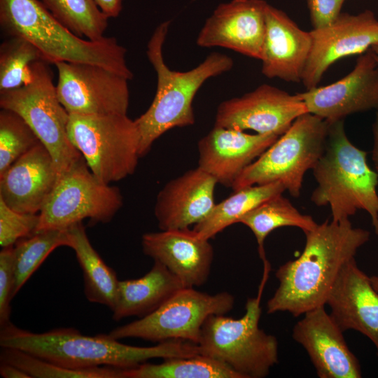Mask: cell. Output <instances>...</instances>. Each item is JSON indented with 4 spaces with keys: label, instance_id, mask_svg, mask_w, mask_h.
Segmentation results:
<instances>
[{
    "label": "cell",
    "instance_id": "cell-1",
    "mask_svg": "<svg viewBox=\"0 0 378 378\" xmlns=\"http://www.w3.org/2000/svg\"><path fill=\"white\" fill-rule=\"evenodd\" d=\"M304 234L301 255L276 271L279 285L267 302V314L286 312L297 317L326 306L342 268L370 238L368 230L354 227L350 220H326Z\"/></svg>",
    "mask_w": 378,
    "mask_h": 378
},
{
    "label": "cell",
    "instance_id": "cell-2",
    "mask_svg": "<svg viewBox=\"0 0 378 378\" xmlns=\"http://www.w3.org/2000/svg\"><path fill=\"white\" fill-rule=\"evenodd\" d=\"M0 346L18 349L75 370L103 365L127 369L152 358L200 354L197 344L183 340H168L153 346H136L121 343L108 334L85 335L72 328L36 333L12 323L1 328Z\"/></svg>",
    "mask_w": 378,
    "mask_h": 378
},
{
    "label": "cell",
    "instance_id": "cell-3",
    "mask_svg": "<svg viewBox=\"0 0 378 378\" xmlns=\"http://www.w3.org/2000/svg\"><path fill=\"white\" fill-rule=\"evenodd\" d=\"M169 25L170 20L160 24L147 45L146 55L157 74V90L148 108L134 120L141 136L140 158L166 132L193 125L192 102L197 91L208 79L230 71L234 65L230 57L212 52L190 70L169 69L162 54Z\"/></svg>",
    "mask_w": 378,
    "mask_h": 378
},
{
    "label": "cell",
    "instance_id": "cell-4",
    "mask_svg": "<svg viewBox=\"0 0 378 378\" xmlns=\"http://www.w3.org/2000/svg\"><path fill=\"white\" fill-rule=\"evenodd\" d=\"M0 26L9 36L35 46L48 63L78 62L103 66L131 80L126 48L115 37L85 40L57 20L38 0H0Z\"/></svg>",
    "mask_w": 378,
    "mask_h": 378
},
{
    "label": "cell",
    "instance_id": "cell-5",
    "mask_svg": "<svg viewBox=\"0 0 378 378\" xmlns=\"http://www.w3.org/2000/svg\"><path fill=\"white\" fill-rule=\"evenodd\" d=\"M368 153L354 146L344 120L329 123L323 153L312 169L317 186L311 201L329 206L331 220H349L358 210L368 213L378 235V174L368 164Z\"/></svg>",
    "mask_w": 378,
    "mask_h": 378
},
{
    "label": "cell",
    "instance_id": "cell-6",
    "mask_svg": "<svg viewBox=\"0 0 378 378\" xmlns=\"http://www.w3.org/2000/svg\"><path fill=\"white\" fill-rule=\"evenodd\" d=\"M268 271L265 270L258 296L247 300L244 314L239 318L209 316L197 344L201 355L221 362L241 378H264L279 363L277 339L259 328L261 294Z\"/></svg>",
    "mask_w": 378,
    "mask_h": 378
},
{
    "label": "cell",
    "instance_id": "cell-7",
    "mask_svg": "<svg viewBox=\"0 0 378 378\" xmlns=\"http://www.w3.org/2000/svg\"><path fill=\"white\" fill-rule=\"evenodd\" d=\"M329 122L310 113L300 115L288 130L249 164L232 186L233 191L280 182L293 197L300 195L305 173L324 152Z\"/></svg>",
    "mask_w": 378,
    "mask_h": 378
},
{
    "label": "cell",
    "instance_id": "cell-8",
    "mask_svg": "<svg viewBox=\"0 0 378 378\" xmlns=\"http://www.w3.org/2000/svg\"><path fill=\"white\" fill-rule=\"evenodd\" d=\"M69 138L102 182L120 181L136 170L140 134L127 114H69Z\"/></svg>",
    "mask_w": 378,
    "mask_h": 378
},
{
    "label": "cell",
    "instance_id": "cell-9",
    "mask_svg": "<svg viewBox=\"0 0 378 378\" xmlns=\"http://www.w3.org/2000/svg\"><path fill=\"white\" fill-rule=\"evenodd\" d=\"M49 64L44 60L35 62L31 80L1 92L0 106L27 122L50 153L59 175L83 156L69 138V113L58 99Z\"/></svg>",
    "mask_w": 378,
    "mask_h": 378
},
{
    "label": "cell",
    "instance_id": "cell-10",
    "mask_svg": "<svg viewBox=\"0 0 378 378\" xmlns=\"http://www.w3.org/2000/svg\"><path fill=\"white\" fill-rule=\"evenodd\" d=\"M122 204L120 190L97 178L83 157L58 176L39 212L36 232L67 230L85 218L92 224L106 223Z\"/></svg>",
    "mask_w": 378,
    "mask_h": 378
},
{
    "label": "cell",
    "instance_id": "cell-11",
    "mask_svg": "<svg viewBox=\"0 0 378 378\" xmlns=\"http://www.w3.org/2000/svg\"><path fill=\"white\" fill-rule=\"evenodd\" d=\"M234 296L227 292L210 295L184 287L150 314L112 330L114 339L140 338L153 342L183 340L198 344L202 326L211 315L233 309Z\"/></svg>",
    "mask_w": 378,
    "mask_h": 378
},
{
    "label": "cell",
    "instance_id": "cell-12",
    "mask_svg": "<svg viewBox=\"0 0 378 378\" xmlns=\"http://www.w3.org/2000/svg\"><path fill=\"white\" fill-rule=\"evenodd\" d=\"M55 65L57 94L69 114H127L129 79L95 64L59 62Z\"/></svg>",
    "mask_w": 378,
    "mask_h": 378
},
{
    "label": "cell",
    "instance_id": "cell-13",
    "mask_svg": "<svg viewBox=\"0 0 378 378\" xmlns=\"http://www.w3.org/2000/svg\"><path fill=\"white\" fill-rule=\"evenodd\" d=\"M305 113L307 108L298 93L290 94L262 84L241 97L221 102L216 110L214 125L280 136Z\"/></svg>",
    "mask_w": 378,
    "mask_h": 378
},
{
    "label": "cell",
    "instance_id": "cell-14",
    "mask_svg": "<svg viewBox=\"0 0 378 378\" xmlns=\"http://www.w3.org/2000/svg\"><path fill=\"white\" fill-rule=\"evenodd\" d=\"M309 32L312 46L301 80L307 90L318 86L337 60L361 55L377 43L378 19L370 10L356 15L342 13L330 25Z\"/></svg>",
    "mask_w": 378,
    "mask_h": 378
},
{
    "label": "cell",
    "instance_id": "cell-15",
    "mask_svg": "<svg viewBox=\"0 0 378 378\" xmlns=\"http://www.w3.org/2000/svg\"><path fill=\"white\" fill-rule=\"evenodd\" d=\"M298 94L308 113L329 123L378 110V64L371 50L361 54L352 71L340 80Z\"/></svg>",
    "mask_w": 378,
    "mask_h": 378
},
{
    "label": "cell",
    "instance_id": "cell-16",
    "mask_svg": "<svg viewBox=\"0 0 378 378\" xmlns=\"http://www.w3.org/2000/svg\"><path fill=\"white\" fill-rule=\"evenodd\" d=\"M267 4L264 0H232L219 4L201 28L197 44L222 47L260 59Z\"/></svg>",
    "mask_w": 378,
    "mask_h": 378
},
{
    "label": "cell",
    "instance_id": "cell-17",
    "mask_svg": "<svg viewBox=\"0 0 378 378\" xmlns=\"http://www.w3.org/2000/svg\"><path fill=\"white\" fill-rule=\"evenodd\" d=\"M325 306L307 312L294 326L293 340L307 353L320 378H360L358 358Z\"/></svg>",
    "mask_w": 378,
    "mask_h": 378
},
{
    "label": "cell",
    "instance_id": "cell-18",
    "mask_svg": "<svg viewBox=\"0 0 378 378\" xmlns=\"http://www.w3.org/2000/svg\"><path fill=\"white\" fill-rule=\"evenodd\" d=\"M279 137L214 125L198 141L197 167L218 183L232 187L240 174Z\"/></svg>",
    "mask_w": 378,
    "mask_h": 378
},
{
    "label": "cell",
    "instance_id": "cell-19",
    "mask_svg": "<svg viewBox=\"0 0 378 378\" xmlns=\"http://www.w3.org/2000/svg\"><path fill=\"white\" fill-rule=\"evenodd\" d=\"M326 305L343 332H360L372 342L378 355V291L355 258L342 268Z\"/></svg>",
    "mask_w": 378,
    "mask_h": 378
},
{
    "label": "cell",
    "instance_id": "cell-20",
    "mask_svg": "<svg viewBox=\"0 0 378 378\" xmlns=\"http://www.w3.org/2000/svg\"><path fill=\"white\" fill-rule=\"evenodd\" d=\"M141 246L145 255L163 264L186 287L201 286L207 281L214 249L209 240L200 238L193 230L145 233Z\"/></svg>",
    "mask_w": 378,
    "mask_h": 378
},
{
    "label": "cell",
    "instance_id": "cell-21",
    "mask_svg": "<svg viewBox=\"0 0 378 378\" xmlns=\"http://www.w3.org/2000/svg\"><path fill=\"white\" fill-rule=\"evenodd\" d=\"M311 46L309 31L301 29L286 13L267 4L260 59L265 76L301 82Z\"/></svg>",
    "mask_w": 378,
    "mask_h": 378
},
{
    "label": "cell",
    "instance_id": "cell-22",
    "mask_svg": "<svg viewBox=\"0 0 378 378\" xmlns=\"http://www.w3.org/2000/svg\"><path fill=\"white\" fill-rule=\"evenodd\" d=\"M216 180L199 167L170 180L160 190L154 214L161 230L188 228L214 205Z\"/></svg>",
    "mask_w": 378,
    "mask_h": 378
},
{
    "label": "cell",
    "instance_id": "cell-23",
    "mask_svg": "<svg viewBox=\"0 0 378 378\" xmlns=\"http://www.w3.org/2000/svg\"><path fill=\"white\" fill-rule=\"evenodd\" d=\"M58 176L50 153L40 141L0 175V199L18 212L39 214Z\"/></svg>",
    "mask_w": 378,
    "mask_h": 378
},
{
    "label": "cell",
    "instance_id": "cell-24",
    "mask_svg": "<svg viewBox=\"0 0 378 378\" xmlns=\"http://www.w3.org/2000/svg\"><path fill=\"white\" fill-rule=\"evenodd\" d=\"M184 287L167 267L154 260L150 270L143 276L119 281L112 318L118 321L130 316L144 317Z\"/></svg>",
    "mask_w": 378,
    "mask_h": 378
},
{
    "label": "cell",
    "instance_id": "cell-25",
    "mask_svg": "<svg viewBox=\"0 0 378 378\" xmlns=\"http://www.w3.org/2000/svg\"><path fill=\"white\" fill-rule=\"evenodd\" d=\"M71 246L82 270L84 293L88 301L113 309L118 295L119 281L115 272L108 267L88 237L82 222L69 229Z\"/></svg>",
    "mask_w": 378,
    "mask_h": 378
},
{
    "label": "cell",
    "instance_id": "cell-26",
    "mask_svg": "<svg viewBox=\"0 0 378 378\" xmlns=\"http://www.w3.org/2000/svg\"><path fill=\"white\" fill-rule=\"evenodd\" d=\"M285 190L281 183L273 182L234 191L227 198L216 204L208 216L195 224L192 230L200 238L209 240L227 227L238 223L251 210Z\"/></svg>",
    "mask_w": 378,
    "mask_h": 378
},
{
    "label": "cell",
    "instance_id": "cell-27",
    "mask_svg": "<svg viewBox=\"0 0 378 378\" xmlns=\"http://www.w3.org/2000/svg\"><path fill=\"white\" fill-rule=\"evenodd\" d=\"M238 223L248 227L253 233L258 246V252L264 263V242L274 230L282 227H296L306 233L313 230L317 223L312 216L303 214L290 201L281 195L260 204L243 216Z\"/></svg>",
    "mask_w": 378,
    "mask_h": 378
},
{
    "label": "cell",
    "instance_id": "cell-28",
    "mask_svg": "<svg viewBox=\"0 0 378 378\" xmlns=\"http://www.w3.org/2000/svg\"><path fill=\"white\" fill-rule=\"evenodd\" d=\"M122 378H241L230 368L212 358L198 354L164 358L160 363H142L122 369Z\"/></svg>",
    "mask_w": 378,
    "mask_h": 378
},
{
    "label": "cell",
    "instance_id": "cell-29",
    "mask_svg": "<svg viewBox=\"0 0 378 378\" xmlns=\"http://www.w3.org/2000/svg\"><path fill=\"white\" fill-rule=\"evenodd\" d=\"M59 246H71L68 229L37 232L15 243L14 296L46 258Z\"/></svg>",
    "mask_w": 378,
    "mask_h": 378
},
{
    "label": "cell",
    "instance_id": "cell-30",
    "mask_svg": "<svg viewBox=\"0 0 378 378\" xmlns=\"http://www.w3.org/2000/svg\"><path fill=\"white\" fill-rule=\"evenodd\" d=\"M41 2L76 36L92 41L105 37L109 18L94 0H41Z\"/></svg>",
    "mask_w": 378,
    "mask_h": 378
},
{
    "label": "cell",
    "instance_id": "cell-31",
    "mask_svg": "<svg viewBox=\"0 0 378 378\" xmlns=\"http://www.w3.org/2000/svg\"><path fill=\"white\" fill-rule=\"evenodd\" d=\"M45 60L40 50L27 39L9 36L0 46V93L28 84L33 64Z\"/></svg>",
    "mask_w": 378,
    "mask_h": 378
},
{
    "label": "cell",
    "instance_id": "cell-32",
    "mask_svg": "<svg viewBox=\"0 0 378 378\" xmlns=\"http://www.w3.org/2000/svg\"><path fill=\"white\" fill-rule=\"evenodd\" d=\"M0 360L21 369L30 378H122L120 368L102 366L70 369L15 348L1 347Z\"/></svg>",
    "mask_w": 378,
    "mask_h": 378
},
{
    "label": "cell",
    "instance_id": "cell-33",
    "mask_svg": "<svg viewBox=\"0 0 378 378\" xmlns=\"http://www.w3.org/2000/svg\"><path fill=\"white\" fill-rule=\"evenodd\" d=\"M40 142L27 122L18 113L0 111V175Z\"/></svg>",
    "mask_w": 378,
    "mask_h": 378
},
{
    "label": "cell",
    "instance_id": "cell-34",
    "mask_svg": "<svg viewBox=\"0 0 378 378\" xmlns=\"http://www.w3.org/2000/svg\"><path fill=\"white\" fill-rule=\"evenodd\" d=\"M39 214L20 213L9 207L0 199V245L12 246L21 239L36 232Z\"/></svg>",
    "mask_w": 378,
    "mask_h": 378
},
{
    "label": "cell",
    "instance_id": "cell-35",
    "mask_svg": "<svg viewBox=\"0 0 378 378\" xmlns=\"http://www.w3.org/2000/svg\"><path fill=\"white\" fill-rule=\"evenodd\" d=\"M15 257L13 246L0 252V328L10 322V301L14 297Z\"/></svg>",
    "mask_w": 378,
    "mask_h": 378
},
{
    "label": "cell",
    "instance_id": "cell-36",
    "mask_svg": "<svg viewBox=\"0 0 378 378\" xmlns=\"http://www.w3.org/2000/svg\"><path fill=\"white\" fill-rule=\"evenodd\" d=\"M345 0H307L313 29L334 22L342 13Z\"/></svg>",
    "mask_w": 378,
    "mask_h": 378
},
{
    "label": "cell",
    "instance_id": "cell-37",
    "mask_svg": "<svg viewBox=\"0 0 378 378\" xmlns=\"http://www.w3.org/2000/svg\"><path fill=\"white\" fill-rule=\"evenodd\" d=\"M100 10L108 18L118 17L122 8L123 0H94Z\"/></svg>",
    "mask_w": 378,
    "mask_h": 378
},
{
    "label": "cell",
    "instance_id": "cell-38",
    "mask_svg": "<svg viewBox=\"0 0 378 378\" xmlns=\"http://www.w3.org/2000/svg\"><path fill=\"white\" fill-rule=\"evenodd\" d=\"M0 374L4 378H30V377L18 367L1 362Z\"/></svg>",
    "mask_w": 378,
    "mask_h": 378
},
{
    "label": "cell",
    "instance_id": "cell-39",
    "mask_svg": "<svg viewBox=\"0 0 378 378\" xmlns=\"http://www.w3.org/2000/svg\"><path fill=\"white\" fill-rule=\"evenodd\" d=\"M373 147L372 150V160L374 171L378 174V110L372 125Z\"/></svg>",
    "mask_w": 378,
    "mask_h": 378
},
{
    "label": "cell",
    "instance_id": "cell-40",
    "mask_svg": "<svg viewBox=\"0 0 378 378\" xmlns=\"http://www.w3.org/2000/svg\"><path fill=\"white\" fill-rule=\"evenodd\" d=\"M370 49L371 50L374 57L378 64V43L373 45Z\"/></svg>",
    "mask_w": 378,
    "mask_h": 378
},
{
    "label": "cell",
    "instance_id": "cell-41",
    "mask_svg": "<svg viewBox=\"0 0 378 378\" xmlns=\"http://www.w3.org/2000/svg\"><path fill=\"white\" fill-rule=\"evenodd\" d=\"M370 279L374 288L378 291V275L370 276Z\"/></svg>",
    "mask_w": 378,
    "mask_h": 378
}]
</instances>
